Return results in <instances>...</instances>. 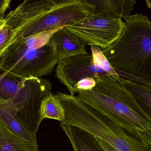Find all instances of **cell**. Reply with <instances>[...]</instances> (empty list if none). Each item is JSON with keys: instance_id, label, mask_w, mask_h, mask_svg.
Returning a JSON list of instances; mask_svg holds the SVG:
<instances>
[{"instance_id": "obj_1", "label": "cell", "mask_w": 151, "mask_h": 151, "mask_svg": "<svg viewBox=\"0 0 151 151\" xmlns=\"http://www.w3.org/2000/svg\"><path fill=\"white\" fill-rule=\"evenodd\" d=\"M96 82L91 90L79 91L78 98L151 148V116L119 81L106 76Z\"/></svg>"}, {"instance_id": "obj_2", "label": "cell", "mask_w": 151, "mask_h": 151, "mask_svg": "<svg viewBox=\"0 0 151 151\" xmlns=\"http://www.w3.org/2000/svg\"><path fill=\"white\" fill-rule=\"evenodd\" d=\"M101 52L117 73L151 78V23L148 17L131 15L118 38Z\"/></svg>"}, {"instance_id": "obj_3", "label": "cell", "mask_w": 151, "mask_h": 151, "mask_svg": "<svg viewBox=\"0 0 151 151\" xmlns=\"http://www.w3.org/2000/svg\"><path fill=\"white\" fill-rule=\"evenodd\" d=\"M64 110L60 124L80 128L118 151H151L142 142L104 115L83 103L77 96L58 92L54 94Z\"/></svg>"}, {"instance_id": "obj_4", "label": "cell", "mask_w": 151, "mask_h": 151, "mask_svg": "<svg viewBox=\"0 0 151 151\" xmlns=\"http://www.w3.org/2000/svg\"><path fill=\"white\" fill-rule=\"evenodd\" d=\"M51 82L42 78H24L22 86L9 102L3 104L35 137L43 119L41 103L51 92Z\"/></svg>"}, {"instance_id": "obj_5", "label": "cell", "mask_w": 151, "mask_h": 151, "mask_svg": "<svg viewBox=\"0 0 151 151\" xmlns=\"http://www.w3.org/2000/svg\"><path fill=\"white\" fill-rule=\"evenodd\" d=\"M94 10V6L89 0H56L52 10L17 31L13 42L71 25L90 17Z\"/></svg>"}, {"instance_id": "obj_6", "label": "cell", "mask_w": 151, "mask_h": 151, "mask_svg": "<svg viewBox=\"0 0 151 151\" xmlns=\"http://www.w3.org/2000/svg\"><path fill=\"white\" fill-rule=\"evenodd\" d=\"M60 58L49 42L40 48L22 50L7 49L0 58V65L24 78L49 75Z\"/></svg>"}, {"instance_id": "obj_7", "label": "cell", "mask_w": 151, "mask_h": 151, "mask_svg": "<svg viewBox=\"0 0 151 151\" xmlns=\"http://www.w3.org/2000/svg\"><path fill=\"white\" fill-rule=\"evenodd\" d=\"M124 26V22L122 19L93 13L65 27L81 39L86 45L96 46L103 49L118 38Z\"/></svg>"}, {"instance_id": "obj_8", "label": "cell", "mask_w": 151, "mask_h": 151, "mask_svg": "<svg viewBox=\"0 0 151 151\" xmlns=\"http://www.w3.org/2000/svg\"><path fill=\"white\" fill-rule=\"evenodd\" d=\"M56 78L67 87L70 95L77 93L76 86L84 78L108 76L96 64L91 53L75 55L60 59L55 70Z\"/></svg>"}, {"instance_id": "obj_9", "label": "cell", "mask_w": 151, "mask_h": 151, "mask_svg": "<svg viewBox=\"0 0 151 151\" xmlns=\"http://www.w3.org/2000/svg\"><path fill=\"white\" fill-rule=\"evenodd\" d=\"M56 0L25 1L3 17L5 23L15 32L26 24L52 10Z\"/></svg>"}, {"instance_id": "obj_10", "label": "cell", "mask_w": 151, "mask_h": 151, "mask_svg": "<svg viewBox=\"0 0 151 151\" xmlns=\"http://www.w3.org/2000/svg\"><path fill=\"white\" fill-rule=\"evenodd\" d=\"M60 59L75 55L87 52L86 45L81 39L65 27L56 30L49 41Z\"/></svg>"}, {"instance_id": "obj_11", "label": "cell", "mask_w": 151, "mask_h": 151, "mask_svg": "<svg viewBox=\"0 0 151 151\" xmlns=\"http://www.w3.org/2000/svg\"><path fill=\"white\" fill-rule=\"evenodd\" d=\"M94 7V14L126 22L131 15L137 1L133 0H89Z\"/></svg>"}, {"instance_id": "obj_12", "label": "cell", "mask_w": 151, "mask_h": 151, "mask_svg": "<svg viewBox=\"0 0 151 151\" xmlns=\"http://www.w3.org/2000/svg\"><path fill=\"white\" fill-rule=\"evenodd\" d=\"M68 138L74 151H104L94 136L80 128L60 124Z\"/></svg>"}, {"instance_id": "obj_13", "label": "cell", "mask_w": 151, "mask_h": 151, "mask_svg": "<svg viewBox=\"0 0 151 151\" xmlns=\"http://www.w3.org/2000/svg\"><path fill=\"white\" fill-rule=\"evenodd\" d=\"M119 82L131 93L143 110L151 116V80L142 82L120 78Z\"/></svg>"}, {"instance_id": "obj_14", "label": "cell", "mask_w": 151, "mask_h": 151, "mask_svg": "<svg viewBox=\"0 0 151 151\" xmlns=\"http://www.w3.org/2000/svg\"><path fill=\"white\" fill-rule=\"evenodd\" d=\"M0 151H39L38 147L11 131L0 119Z\"/></svg>"}, {"instance_id": "obj_15", "label": "cell", "mask_w": 151, "mask_h": 151, "mask_svg": "<svg viewBox=\"0 0 151 151\" xmlns=\"http://www.w3.org/2000/svg\"><path fill=\"white\" fill-rule=\"evenodd\" d=\"M24 79L0 65V105L8 103L13 99Z\"/></svg>"}, {"instance_id": "obj_16", "label": "cell", "mask_w": 151, "mask_h": 151, "mask_svg": "<svg viewBox=\"0 0 151 151\" xmlns=\"http://www.w3.org/2000/svg\"><path fill=\"white\" fill-rule=\"evenodd\" d=\"M0 119L11 131L24 140L38 146L37 138L32 136L25 129L3 104L0 105Z\"/></svg>"}, {"instance_id": "obj_17", "label": "cell", "mask_w": 151, "mask_h": 151, "mask_svg": "<svg viewBox=\"0 0 151 151\" xmlns=\"http://www.w3.org/2000/svg\"><path fill=\"white\" fill-rule=\"evenodd\" d=\"M57 30L17 40H15L8 48L11 50H22L30 48H40L48 43L52 35Z\"/></svg>"}, {"instance_id": "obj_18", "label": "cell", "mask_w": 151, "mask_h": 151, "mask_svg": "<svg viewBox=\"0 0 151 151\" xmlns=\"http://www.w3.org/2000/svg\"><path fill=\"white\" fill-rule=\"evenodd\" d=\"M40 110L43 120L45 118H50L61 122L65 118L62 106L52 92L42 101Z\"/></svg>"}, {"instance_id": "obj_19", "label": "cell", "mask_w": 151, "mask_h": 151, "mask_svg": "<svg viewBox=\"0 0 151 151\" xmlns=\"http://www.w3.org/2000/svg\"><path fill=\"white\" fill-rule=\"evenodd\" d=\"M91 54L96 64L99 66L108 76H110L114 79L119 81L120 78L117 72L110 65V63L101 52V48L96 46H91Z\"/></svg>"}, {"instance_id": "obj_20", "label": "cell", "mask_w": 151, "mask_h": 151, "mask_svg": "<svg viewBox=\"0 0 151 151\" xmlns=\"http://www.w3.org/2000/svg\"><path fill=\"white\" fill-rule=\"evenodd\" d=\"M15 32L7 25L3 18H0V58L13 43Z\"/></svg>"}, {"instance_id": "obj_21", "label": "cell", "mask_w": 151, "mask_h": 151, "mask_svg": "<svg viewBox=\"0 0 151 151\" xmlns=\"http://www.w3.org/2000/svg\"><path fill=\"white\" fill-rule=\"evenodd\" d=\"M96 79L93 78H87L81 80L76 86L77 93L79 91L91 90L96 85Z\"/></svg>"}, {"instance_id": "obj_22", "label": "cell", "mask_w": 151, "mask_h": 151, "mask_svg": "<svg viewBox=\"0 0 151 151\" xmlns=\"http://www.w3.org/2000/svg\"><path fill=\"white\" fill-rule=\"evenodd\" d=\"M10 0H0V18H3L5 12L10 5Z\"/></svg>"}, {"instance_id": "obj_23", "label": "cell", "mask_w": 151, "mask_h": 151, "mask_svg": "<svg viewBox=\"0 0 151 151\" xmlns=\"http://www.w3.org/2000/svg\"><path fill=\"white\" fill-rule=\"evenodd\" d=\"M104 151H118L116 149L99 137H95Z\"/></svg>"}]
</instances>
